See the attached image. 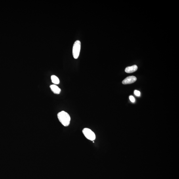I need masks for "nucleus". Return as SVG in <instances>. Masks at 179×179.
<instances>
[{
  "instance_id": "nucleus-3",
  "label": "nucleus",
  "mask_w": 179,
  "mask_h": 179,
  "mask_svg": "<svg viewBox=\"0 0 179 179\" xmlns=\"http://www.w3.org/2000/svg\"><path fill=\"white\" fill-rule=\"evenodd\" d=\"M82 132L84 136L88 139L91 141H94L95 140L96 137L95 134L89 128H84Z\"/></svg>"
},
{
  "instance_id": "nucleus-6",
  "label": "nucleus",
  "mask_w": 179,
  "mask_h": 179,
  "mask_svg": "<svg viewBox=\"0 0 179 179\" xmlns=\"http://www.w3.org/2000/svg\"><path fill=\"white\" fill-rule=\"evenodd\" d=\"M50 87L54 94H58L60 93L61 90L58 86L55 85H52L50 86Z\"/></svg>"
},
{
  "instance_id": "nucleus-2",
  "label": "nucleus",
  "mask_w": 179,
  "mask_h": 179,
  "mask_svg": "<svg viewBox=\"0 0 179 179\" xmlns=\"http://www.w3.org/2000/svg\"><path fill=\"white\" fill-rule=\"evenodd\" d=\"M81 42L79 40L75 42L74 44L72 54L73 58L75 59H77L79 56L80 51L81 49Z\"/></svg>"
},
{
  "instance_id": "nucleus-4",
  "label": "nucleus",
  "mask_w": 179,
  "mask_h": 179,
  "mask_svg": "<svg viewBox=\"0 0 179 179\" xmlns=\"http://www.w3.org/2000/svg\"><path fill=\"white\" fill-rule=\"evenodd\" d=\"M136 77L133 76H129L126 77L122 82V83L124 84V85L131 84L135 82L136 81Z\"/></svg>"
},
{
  "instance_id": "nucleus-5",
  "label": "nucleus",
  "mask_w": 179,
  "mask_h": 179,
  "mask_svg": "<svg viewBox=\"0 0 179 179\" xmlns=\"http://www.w3.org/2000/svg\"><path fill=\"white\" fill-rule=\"evenodd\" d=\"M138 67L136 65H134L131 66H128L125 68V72L128 73H132L135 72L137 70Z\"/></svg>"
},
{
  "instance_id": "nucleus-7",
  "label": "nucleus",
  "mask_w": 179,
  "mask_h": 179,
  "mask_svg": "<svg viewBox=\"0 0 179 179\" xmlns=\"http://www.w3.org/2000/svg\"><path fill=\"white\" fill-rule=\"evenodd\" d=\"M51 79L52 83L55 84H58L60 83V81L58 78L55 75H52Z\"/></svg>"
},
{
  "instance_id": "nucleus-1",
  "label": "nucleus",
  "mask_w": 179,
  "mask_h": 179,
  "mask_svg": "<svg viewBox=\"0 0 179 179\" xmlns=\"http://www.w3.org/2000/svg\"><path fill=\"white\" fill-rule=\"evenodd\" d=\"M58 118L62 125L65 126H68L70 124V116L66 111H62L58 114Z\"/></svg>"
},
{
  "instance_id": "nucleus-9",
  "label": "nucleus",
  "mask_w": 179,
  "mask_h": 179,
  "mask_svg": "<svg viewBox=\"0 0 179 179\" xmlns=\"http://www.w3.org/2000/svg\"><path fill=\"white\" fill-rule=\"evenodd\" d=\"M130 100L132 103H134L135 102V99L134 97L132 96H130L129 97Z\"/></svg>"
},
{
  "instance_id": "nucleus-8",
  "label": "nucleus",
  "mask_w": 179,
  "mask_h": 179,
  "mask_svg": "<svg viewBox=\"0 0 179 179\" xmlns=\"http://www.w3.org/2000/svg\"><path fill=\"white\" fill-rule=\"evenodd\" d=\"M134 94L137 96L139 97L140 96V92L139 91L137 90H135L134 92Z\"/></svg>"
}]
</instances>
